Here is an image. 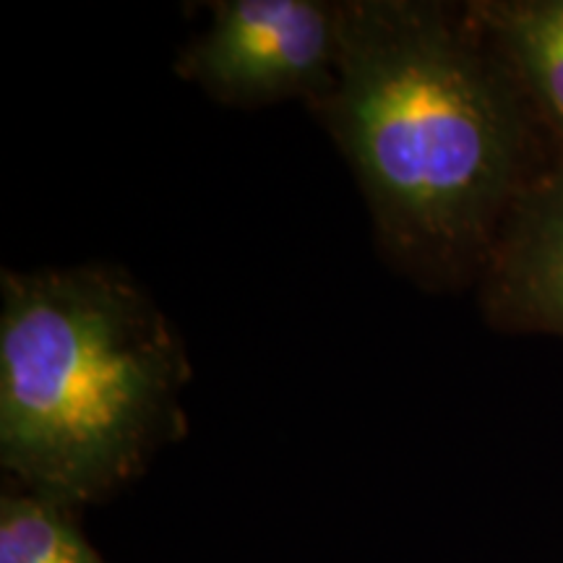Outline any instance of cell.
<instances>
[{
    "mask_svg": "<svg viewBox=\"0 0 563 563\" xmlns=\"http://www.w3.org/2000/svg\"><path fill=\"white\" fill-rule=\"evenodd\" d=\"M316 110L378 241L422 285L481 279L514 203L548 165L530 104L467 9L340 3L334 81Z\"/></svg>",
    "mask_w": 563,
    "mask_h": 563,
    "instance_id": "1",
    "label": "cell"
},
{
    "mask_svg": "<svg viewBox=\"0 0 563 563\" xmlns=\"http://www.w3.org/2000/svg\"><path fill=\"white\" fill-rule=\"evenodd\" d=\"M0 292V464L68 509L104 501L186 428V347L118 266L3 272Z\"/></svg>",
    "mask_w": 563,
    "mask_h": 563,
    "instance_id": "2",
    "label": "cell"
},
{
    "mask_svg": "<svg viewBox=\"0 0 563 563\" xmlns=\"http://www.w3.org/2000/svg\"><path fill=\"white\" fill-rule=\"evenodd\" d=\"M340 3L230 0L183 53L178 74L224 104L306 97L313 108L334 81Z\"/></svg>",
    "mask_w": 563,
    "mask_h": 563,
    "instance_id": "3",
    "label": "cell"
},
{
    "mask_svg": "<svg viewBox=\"0 0 563 563\" xmlns=\"http://www.w3.org/2000/svg\"><path fill=\"white\" fill-rule=\"evenodd\" d=\"M481 282L493 327L563 336V157L514 203Z\"/></svg>",
    "mask_w": 563,
    "mask_h": 563,
    "instance_id": "4",
    "label": "cell"
},
{
    "mask_svg": "<svg viewBox=\"0 0 563 563\" xmlns=\"http://www.w3.org/2000/svg\"><path fill=\"white\" fill-rule=\"evenodd\" d=\"M467 11L563 157V0H485Z\"/></svg>",
    "mask_w": 563,
    "mask_h": 563,
    "instance_id": "5",
    "label": "cell"
},
{
    "mask_svg": "<svg viewBox=\"0 0 563 563\" xmlns=\"http://www.w3.org/2000/svg\"><path fill=\"white\" fill-rule=\"evenodd\" d=\"M0 563H104L87 543L68 506L32 490L0 498Z\"/></svg>",
    "mask_w": 563,
    "mask_h": 563,
    "instance_id": "6",
    "label": "cell"
}]
</instances>
